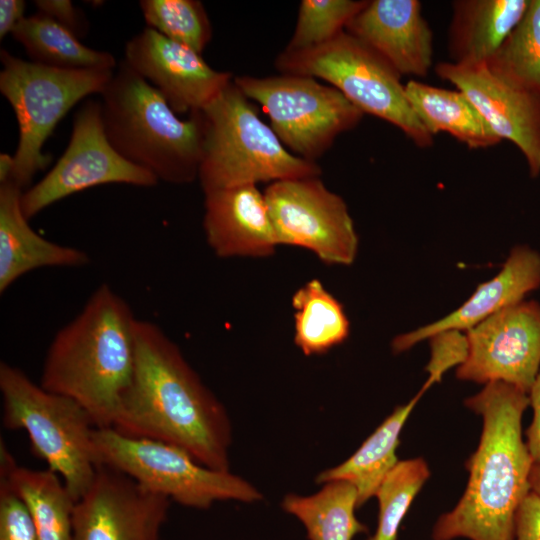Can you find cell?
I'll return each instance as SVG.
<instances>
[{
  "label": "cell",
  "mask_w": 540,
  "mask_h": 540,
  "mask_svg": "<svg viewBox=\"0 0 540 540\" xmlns=\"http://www.w3.org/2000/svg\"><path fill=\"white\" fill-rule=\"evenodd\" d=\"M430 477L422 457L399 460L379 485L375 496L379 513L375 533L367 540H397L400 525L414 498Z\"/></svg>",
  "instance_id": "obj_29"
},
{
  "label": "cell",
  "mask_w": 540,
  "mask_h": 540,
  "mask_svg": "<svg viewBox=\"0 0 540 540\" xmlns=\"http://www.w3.org/2000/svg\"><path fill=\"white\" fill-rule=\"evenodd\" d=\"M467 356L456 377L479 384L503 382L526 394L540 369V304L521 301L465 332Z\"/></svg>",
  "instance_id": "obj_13"
},
{
  "label": "cell",
  "mask_w": 540,
  "mask_h": 540,
  "mask_svg": "<svg viewBox=\"0 0 540 540\" xmlns=\"http://www.w3.org/2000/svg\"><path fill=\"white\" fill-rule=\"evenodd\" d=\"M427 390L423 385L408 403L397 406L349 458L319 472L315 482L320 485L330 481L351 483L357 490L359 507L374 497L385 476L399 461L396 450L401 431Z\"/></svg>",
  "instance_id": "obj_23"
},
{
  "label": "cell",
  "mask_w": 540,
  "mask_h": 540,
  "mask_svg": "<svg viewBox=\"0 0 540 540\" xmlns=\"http://www.w3.org/2000/svg\"><path fill=\"white\" fill-rule=\"evenodd\" d=\"M249 100L231 81L200 111L204 135L198 180L203 192L319 176L316 162L287 151Z\"/></svg>",
  "instance_id": "obj_5"
},
{
  "label": "cell",
  "mask_w": 540,
  "mask_h": 540,
  "mask_svg": "<svg viewBox=\"0 0 540 540\" xmlns=\"http://www.w3.org/2000/svg\"><path fill=\"white\" fill-rule=\"evenodd\" d=\"M112 428L174 445L211 469L231 471L233 428L225 405L150 321H136L134 375Z\"/></svg>",
  "instance_id": "obj_1"
},
{
  "label": "cell",
  "mask_w": 540,
  "mask_h": 540,
  "mask_svg": "<svg viewBox=\"0 0 540 540\" xmlns=\"http://www.w3.org/2000/svg\"><path fill=\"white\" fill-rule=\"evenodd\" d=\"M464 404L482 417V433L466 461V489L456 506L437 519L432 539L511 540L516 511L531 491L534 461L522 435L528 394L491 382Z\"/></svg>",
  "instance_id": "obj_2"
},
{
  "label": "cell",
  "mask_w": 540,
  "mask_h": 540,
  "mask_svg": "<svg viewBox=\"0 0 540 540\" xmlns=\"http://www.w3.org/2000/svg\"><path fill=\"white\" fill-rule=\"evenodd\" d=\"M101 97L107 138L121 156L159 181L198 179L204 135L200 111L178 118L159 91L124 60Z\"/></svg>",
  "instance_id": "obj_4"
},
{
  "label": "cell",
  "mask_w": 540,
  "mask_h": 540,
  "mask_svg": "<svg viewBox=\"0 0 540 540\" xmlns=\"http://www.w3.org/2000/svg\"><path fill=\"white\" fill-rule=\"evenodd\" d=\"M264 196L278 245L297 246L330 265H351L359 239L348 207L317 177L271 183Z\"/></svg>",
  "instance_id": "obj_12"
},
{
  "label": "cell",
  "mask_w": 540,
  "mask_h": 540,
  "mask_svg": "<svg viewBox=\"0 0 540 540\" xmlns=\"http://www.w3.org/2000/svg\"><path fill=\"white\" fill-rule=\"evenodd\" d=\"M0 476L26 504L38 540H72L76 501L57 473L18 465L1 438Z\"/></svg>",
  "instance_id": "obj_22"
},
{
  "label": "cell",
  "mask_w": 540,
  "mask_h": 540,
  "mask_svg": "<svg viewBox=\"0 0 540 540\" xmlns=\"http://www.w3.org/2000/svg\"><path fill=\"white\" fill-rule=\"evenodd\" d=\"M291 303L294 343L305 356L327 353L348 338L350 322L342 304L318 279L299 287Z\"/></svg>",
  "instance_id": "obj_27"
},
{
  "label": "cell",
  "mask_w": 540,
  "mask_h": 540,
  "mask_svg": "<svg viewBox=\"0 0 540 540\" xmlns=\"http://www.w3.org/2000/svg\"><path fill=\"white\" fill-rule=\"evenodd\" d=\"M428 340L431 356L426 366L429 375L424 384L430 388L441 381L447 370L464 362L468 346L465 332L455 330L440 332Z\"/></svg>",
  "instance_id": "obj_33"
},
{
  "label": "cell",
  "mask_w": 540,
  "mask_h": 540,
  "mask_svg": "<svg viewBox=\"0 0 540 540\" xmlns=\"http://www.w3.org/2000/svg\"><path fill=\"white\" fill-rule=\"evenodd\" d=\"M170 503L126 474L99 465L76 502L72 540H159Z\"/></svg>",
  "instance_id": "obj_14"
},
{
  "label": "cell",
  "mask_w": 540,
  "mask_h": 540,
  "mask_svg": "<svg viewBox=\"0 0 540 540\" xmlns=\"http://www.w3.org/2000/svg\"><path fill=\"white\" fill-rule=\"evenodd\" d=\"M233 81L262 106L282 144L308 161L315 162L364 115L339 90L310 76H238Z\"/></svg>",
  "instance_id": "obj_10"
},
{
  "label": "cell",
  "mask_w": 540,
  "mask_h": 540,
  "mask_svg": "<svg viewBox=\"0 0 540 540\" xmlns=\"http://www.w3.org/2000/svg\"><path fill=\"white\" fill-rule=\"evenodd\" d=\"M0 92L10 103L19 128L11 181L21 189L44 170L51 156L46 140L80 100L105 90L114 70L59 69L24 60L1 49Z\"/></svg>",
  "instance_id": "obj_7"
},
{
  "label": "cell",
  "mask_w": 540,
  "mask_h": 540,
  "mask_svg": "<svg viewBox=\"0 0 540 540\" xmlns=\"http://www.w3.org/2000/svg\"><path fill=\"white\" fill-rule=\"evenodd\" d=\"M203 230L222 258L268 257L279 246L264 193L256 185L205 192Z\"/></svg>",
  "instance_id": "obj_18"
},
{
  "label": "cell",
  "mask_w": 540,
  "mask_h": 540,
  "mask_svg": "<svg viewBox=\"0 0 540 540\" xmlns=\"http://www.w3.org/2000/svg\"><path fill=\"white\" fill-rule=\"evenodd\" d=\"M405 89L411 107L433 136L440 132L448 133L470 149H485L501 142L461 91L417 80L408 81Z\"/></svg>",
  "instance_id": "obj_24"
},
{
  "label": "cell",
  "mask_w": 540,
  "mask_h": 540,
  "mask_svg": "<svg viewBox=\"0 0 540 540\" xmlns=\"http://www.w3.org/2000/svg\"><path fill=\"white\" fill-rule=\"evenodd\" d=\"M14 166L13 155L7 153L0 154V183L11 179Z\"/></svg>",
  "instance_id": "obj_38"
},
{
  "label": "cell",
  "mask_w": 540,
  "mask_h": 540,
  "mask_svg": "<svg viewBox=\"0 0 540 540\" xmlns=\"http://www.w3.org/2000/svg\"><path fill=\"white\" fill-rule=\"evenodd\" d=\"M486 65L497 77L540 98V0H529L522 19Z\"/></svg>",
  "instance_id": "obj_28"
},
{
  "label": "cell",
  "mask_w": 540,
  "mask_h": 540,
  "mask_svg": "<svg viewBox=\"0 0 540 540\" xmlns=\"http://www.w3.org/2000/svg\"><path fill=\"white\" fill-rule=\"evenodd\" d=\"M26 2L23 0L0 1V39L14 31L25 17Z\"/></svg>",
  "instance_id": "obj_37"
},
{
  "label": "cell",
  "mask_w": 540,
  "mask_h": 540,
  "mask_svg": "<svg viewBox=\"0 0 540 540\" xmlns=\"http://www.w3.org/2000/svg\"><path fill=\"white\" fill-rule=\"evenodd\" d=\"M158 182L150 171L116 151L105 132L101 103L87 100L74 116L66 150L40 181L23 191L21 207L30 220L57 201L94 186L153 187Z\"/></svg>",
  "instance_id": "obj_11"
},
{
  "label": "cell",
  "mask_w": 540,
  "mask_h": 540,
  "mask_svg": "<svg viewBox=\"0 0 540 540\" xmlns=\"http://www.w3.org/2000/svg\"><path fill=\"white\" fill-rule=\"evenodd\" d=\"M282 509L304 526L308 540H353L368 527L360 522L357 490L346 481H330L310 495L287 493Z\"/></svg>",
  "instance_id": "obj_25"
},
{
  "label": "cell",
  "mask_w": 540,
  "mask_h": 540,
  "mask_svg": "<svg viewBox=\"0 0 540 540\" xmlns=\"http://www.w3.org/2000/svg\"><path fill=\"white\" fill-rule=\"evenodd\" d=\"M11 180L0 183V293L17 279L43 267H82L89 255L39 235L21 207L23 193Z\"/></svg>",
  "instance_id": "obj_20"
},
{
  "label": "cell",
  "mask_w": 540,
  "mask_h": 540,
  "mask_svg": "<svg viewBox=\"0 0 540 540\" xmlns=\"http://www.w3.org/2000/svg\"><path fill=\"white\" fill-rule=\"evenodd\" d=\"M38 12L45 14L78 38L86 35L89 25L84 13L69 0H36Z\"/></svg>",
  "instance_id": "obj_34"
},
{
  "label": "cell",
  "mask_w": 540,
  "mask_h": 540,
  "mask_svg": "<svg viewBox=\"0 0 540 540\" xmlns=\"http://www.w3.org/2000/svg\"><path fill=\"white\" fill-rule=\"evenodd\" d=\"M2 424L24 430L35 456L63 480L77 502L90 488L99 466L96 426L76 401L43 388L22 369L0 363Z\"/></svg>",
  "instance_id": "obj_6"
},
{
  "label": "cell",
  "mask_w": 540,
  "mask_h": 540,
  "mask_svg": "<svg viewBox=\"0 0 540 540\" xmlns=\"http://www.w3.org/2000/svg\"><path fill=\"white\" fill-rule=\"evenodd\" d=\"M529 0H455L448 28L450 62L487 63L522 19Z\"/></svg>",
  "instance_id": "obj_21"
},
{
  "label": "cell",
  "mask_w": 540,
  "mask_h": 540,
  "mask_svg": "<svg viewBox=\"0 0 540 540\" xmlns=\"http://www.w3.org/2000/svg\"><path fill=\"white\" fill-rule=\"evenodd\" d=\"M147 27L202 54L212 37L203 4L197 0H141Z\"/></svg>",
  "instance_id": "obj_30"
},
{
  "label": "cell",
  "mask_w": 540,
  "mask_h": 540,
  "mask_svg": "<svg viewBox=\"0 0 540 540\" xmlns=\"http://www.w3.org/2000/svg\"><path fill=\"white\" fill-rule=\"evenodd\" d=\"M539 286L540 254L526 246H516L499 273L479 284L460 307L435 322L397 335L391 349L398 354L440 332H466L498 311L523 301Z\"/></svg>",
  "instance_id": "obj_19"
},
{
  "label": "cell",
  "mask_w": 540,
  "mask_h": 540,
  "mask_svg": "<svg viewBox=\"0 0 540 540\" xmlns=\"http://www.w3.org/2000/svg\"><path fill=\"white\" fill-rule=\"evenodd\" d=\"M437 76L453 84L476 107L500 140L522 153L531 177L540 174V98L494 75L485 63L435 66Z\"/></svg>",
  "instance_id": "obj_16"
},
{
  "label": "cell",
  "mask_w": 540,
  "mask_h": 540,
  "mask_svg": "<svg viewBox=\"0 0 540 540\" xmlns=\"http://www.w3.org/2000/svg\"><path fill=\"white\" fill-rule=\"evenodd\" d=\"M128 303L107 284L53 337L40 385L79 403L96 428H112L135 368V325Z\"/></svg>",
  "instance_id": "obj_3"
},
{
  "label": "cell",
  "mask_w": 540,
  "mask_h": 540,
  "mask_svg": "<svg viewBox=\"0 0 540 540\" xmlns=\"http://www.w3.org/2000/svg\"><path fill=\"white\" fill-rule=\"evenodd\" d=\"M123 60L176 114L201 111L232 81L231 73L214 70L201 54L149 27L126 43Z\"/></svg>",
  "instance_id": "obj_15"
},
{
  "label": "cell",
  "mask_w": 540,
  "mask_h": 540,
  "mask_svg": "<svg viewBox=\"0 0 540 540\" xmlns=\"http://www.w3.org/2000/svg\"><path fill=\"white\" fill-rule=\"evenodd\" d=\"M0 540H38L32 516L24 501L0 476Z\"/></svg>",
  "instance_id": "obj_32"
},
{
  "label": "cell",
  "mask_w": 540,
  "mask_h": 540,
  "mask_svg": "<svg viewBox=\"0 0 540 540\" xmlns=\"http://www.w3.org/2000/svg\"><path fill=\"white\" fill-rule=\"evenodd\" d=\"M529 480L531 490L540 496V463H534Z\"/></svg>",
  "instance_id": "obj_39"
},
{
  "label": "cell",
  "mask_w": 540,
  "mask_h": 540,
  "mask_svg": "<svg viewBox=\"0 0 540 540\" xmlns=\"http://www.w3.org/2000/svg\"><path fill=\"white\" fill-rule=\"evenodd\" d=\"M12 36L38 64L69 70H114L116 66L112 54L85 46L76 35L40 12L24 17Z\"/></svg>",
  "instance_id": "obj_26"
},
{
  "label": "cell",
  "mask_w": 540,
  "mask_h": 540,
  "mask_svg": "<svg viewBox=\"0 0 540 540\" xmlns=\"http://www.w3.org/2000/svg\"><path fill=\"white\" fill-rule=\"evenodd\" d=\"M93 439L99 465L116 469L182 506L206 510L219 501L263 500L262 492L248 480L211 469L174 445L129 437L113 428H96Z\"/></svg>",
  "instance_id": "obj_9"
},
{
  "label": "cell",
  "mask_w": 540,
  "mask_h": 540,
  "mask_svg": "<svg viewBox=\"0 0 540 540\" xmlns=\"http://www.w3.org/2000/svg\"><path fill=\"white\" fill-rule=\"evenodd\" d=\"M367 3L364 0L301 1L295 31L285 50H307L332 40Z\"/></svg>",
  "instance_id": "obj_31"
},
{
  "label": "cell",
  "mask_w": 540,
  "mask_h": 540,
  "mask_svg": "<svg viewBox=\"0 0 540 540\" xmlns=\"http://www.w3.org/2000/svg\"><path fill=\"white\" fill-rule=\"evenodd\" d=\"M276 67L283 74L324 79L363 113L396 126L417 147L433 145L434 136L411 107L401 75L347 31L311 49L285 50L276 59Z\"/></svg>",
  "instance_id": "obj_8"
},
{
  "label": "cell",
  "mask_w": 540,
  "mask_h": 540,
  "mask_svg": "<svg viewBox=\"0 0 540 540\" xmlns=\"http://www.w3.org/2000/svg\"><path fill=\"white\" fill-rule=\"evenodd\" d=\"M346 29L401 76H427L433 62V32L418 0L368 1Z\"/></svg>",
  "instance_id": "obj_17"
},
{
  "label": "cell",
  "mask_w": 540,
  "mask_h": 540,
  "mask_svg": "<svg viewBox=\"0 0 540 540\" xmlns=\"http://www.w3.org/2000/svg\"><path fill=\"white\" fill-rule=\"evenodd\" d=\"M533 419L526 431V445L534 463H540V369L528 393Z\"/></svg>",
  "instance_id": "obj_36"
},
{
  "label": "cell",
  "mask_w": 540,
  "mask_h": 540,
  "mask_svg": "<svg viewBox=\"0 0 540 540\" xmlns=\"http://www.w3.org/2000/svg\"><path fill=\"white\" fill-rule=\"evenodd\" d=\"M511 540H540V496L532 490L516 511Z\"/></svg>",
  "instance_id": "obj_35"
}]
</instances>
